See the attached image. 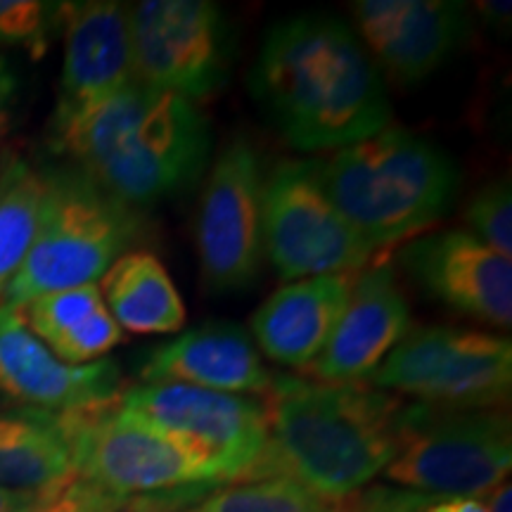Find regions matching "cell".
<instances>
[{
  "label": "cell",
  "mask_w": 512,
  "mask_h": 512,
  "mask_svg": "<svg viewBox=\"0 0 512 512\" xmlns=\"http://www.w3.org/2000/svg\"><path fill=\"white\" fill-rule=\"evenodd\" d=\"M249 88L275 131L302 152L344 150L392 121L382 72L339 17L297 15L273 24Z\"/></svg>",
  "instance_id": "obj_1"
},
{
  "label": "cell",
  "mask_w": 512,
  "mask_h": 512,
  "mask_svg": "<svg viewBox=\"0 0 512 512\" xmlns=\"http://www.w3.org/2000/svg\"><path fill=\"white\" fill-rule=\"evenodd\" d=\"M50 145L114 200L143 211L195 185L211 128L195 102L133 81L91 107L55 112Z\"/></svg>",
  "instance_id": "obj_2"
},
{
  "label": "cell",
  "mask_w": 512,
  "mask_h": 512,
  "mask_svg": "<svg viewBox=\"0 0 512 512\" xmlns=\"http://www.w3.org/2000/svg\"><path fill=\"white\" fill-rule=\"evenodd\" d=\"M261 403L268 444L249 479L285 477L320 498L344 501L382 475L399 448L406 401L368 382L273 375Z\"/></svg>",
  "instance_id": "obj_3"
},
{
  "label": "cell",
  "mask_w": 512,
  "mask_h": 512,
  "mask_svg": "<svg viewBox=\"0 0 512 512\" xmlns=\"http://www.w3.org/2000/svg\"><path fill=\"white\" fill-rule=\"evenodd\" d=\"M330 200L373 252L434 226L460 185L456 162L432 140L387 126L320 162Z\"/></svg>",
  "instance_id": "obj_4"
},
{
  "label": "cell",
  "mask_w": 512,
  "mask_h": 512,
  "mask_svg": "<svg viewBox=\"0 0 512 512\" xmlns=\"http://www.w3.org/2000/svg\"><path fill=\"white\" fill-rule=\"evenodd\" d=\"M41 174L46 192L34 245L5 294L3 306L12 311L43 294L98 283L145 238L143 214L114 200L74 166Z\"/></svg>",
  "instance_id": "obj_5"
},
{
  "label": "cell",
  "mask_w": 512,
  "mask_h": 512,
  "mask_svg": "<svg viewBox=\"0 0 512 512\" xmlns=\"http://www.w3.org/2000/svg\"><path fill=\"white\" fill-rule=\"evenodd\" d=\"M74 475L126 503V512H183L219 482L117 399L60 413Z\"/></svg>",
  "instance_id": "obj_6"
},
{
  "label": "cell",
  "mask_w": 512,
  "mask_h": 512,
  "mask_svg": "<svg viewBox=\"0 0 512 512\" xmlns=\"http://www.w3.org/2000/svg\"><path fill=\"white\" fill-rule=\"evenodd\" d=\"M512 425L503 408L456 411L406 403L401 439L384 479L437 496H486L508 482Z\"/></svg>",
  "instance_id": "obj_7"
},
{
  "label": "cell",
  "mask_w": 512,
  "mask_h": 512,
  "mask_svg": "<svg viewBox=\"0 0 512 512\" xmlns=\"http://www.w3.org/2000/svg\"><path fill=\"white\" fill-rule=\"evenodd\" d=\"M117 403L181 446L219 484L245 482L264 458L268 418L254 396L140 382L119 392Z\"/></svg>",
  "instance_id": "obj_8"
},
{
  "label": "cell",
  "mask_w": 512,
  "mask_h": 512,
  "mask_svg": "<svg viewBox=\"0 0 512 512\" xmlns=\"http://www.w3.org/2000/svg\"><path fill=\"white\" fill-rule=\"evenodd\" d=\"M368 384L437 408H503L512 389V342L510 337L451 325L413 328L389 351Z\"/></svg>",
  "instance_id": "obj_9"
},
{
  "label": "cell",
  "mask_w": 512,
  "mask_h": 512,
  "mask_svg": "<svg viewBox=\"0 0 512 512\" xmlns=\"http://www.w3.org/2000/svg\"><path fill=\"white\" fill-rule=\"evenodd\" d=\"M261 235L285 283L351 275L375 254L330 200L316 159H287L264 178Z\"/></svg>",
  "instance_id": "obj_10"
},
{
  "label": "cell",
  "mask_w": 512,
  "mask_h": 512,
  "mask_svg": "<svg viewBox=\"0 0 512 512\" xmlns=\"http://www.w3.org/2000/svg\"><path fill=\"white\" fill-rule=\"evenodd\" d=\"M133 76L143 86L197 102L228 83L235 31L209 0H143L128 8Z\"/></svg>",
  "instance_id": "obj_11"
},
{
  "label": "cell",
  "mask_w": 512,
  "mask_h": 512,
  "mask_svg": "<svg viewBox=\"0 0 512 512\" xmlns=\"http://www.w3.org/2000/svg\"><path fill=\"white\" fill-rule=\"evenodd\" d=\"M261 192L264 176L254 145L242 136L230 138L211 164L197 211V249L209 290L240 292L259 280Z\"/></svg>",
  "instance_id": "obj_12"
},
{
  "label": "cell",
  "mask_w": 512,
  "mask_h": 512,
  "mask_svg": "<svg viewBox=\"0 0 512 512\" xmlns=\"http://www.w3.org/2000/svg\"><path fill=\"white\" fill-rule=\"evenodd\" d=\"M351 12L382 76L406 88L437 74L472 31L470 8L458 0H358Z\"/></svg>",
  "instance_id": "obj_13"
},
{
  "label": "cell",
  "mask_w": 512,
  "mask_h": 512,
  "mask_svg": "<svg viewBox=\"0 0 512 512\" xmlns=\"http://www.w3.org/2000/svg\"><path fill=\"white\" fill-rule=\"evenodd\" d=\"M401 266L448 309L508 330L512 323V261L470 230H441L408 242Z\"/></svg>",
  "instance_id": "obj_14"
},
{
  "label": "cell",
  "mask_w": 512,
  "mask_h": 512,
  "mask_svg": "<svg viewBox=\"0 0 512 512\" xmlns=\"http://www.w3.org/2000/svg\"><path fill=\"white\" fill-rule=\"evenodd\" d=\"M121 370L112 358L69 366L31 332L17 311L0 306V396L19 408L69 413L117 399Z\"/></svg>",
  "instance_id": "obj_15"
},
{
  "label": "cell",
  "mask_w": 512,
  "mask_h": 512,
  "mask_svg": "<svg viewBox=\"0 0 512 512\" xmlns=\"http://www.w3.org/2000/svg\"><path fill=\"white\" fill-rule=\"evenodd\" d=\"M411 330V309L389 261L351 278L347 306L320 356L304 370L328 384L368 382L403 335Z\"/></svg>",
  "instance_id": "obj_16"
},
{
  "label": "cell",
  "mask_w": 512,
  "mask_h": 512,
  "mask_svg": "<svg viewBox=\"0 0 512 512\" xmlns=\"http://www.w3.org/2000/svg\"><path fill=\"white\" fill-rule=\"evenodd\" d=\"M64 29V64L57 114L110 98L136 81L128 5L117 0L57 3Z\"/></svg>",
  "instance_id": "obj_17"
},
{
  "label": "cell",
  "mask_w": 512,
  "mask_h": 512,
  "mask_svg": "<svg viewBox=\"0 0 512 512\" xmlns=\"http://www.w3.org/2000/svg\"><path fill=\"white\" fill-rule=\"evenodd\" d=\"M138 377L242 396H261L273 382L254 339L228 320H211L159 344L140 363Z\"/></svg>",
  "instance_id": "obj_18"
},
{
  "label": "cell",
  "mask_w": 512,
  "mask_h": 512,
  "mask_svg": "<svg viewBox=\"0 0 512 512\" xmlns=\"http://www.w3.org/2000/svg\"><path fill=\"white\" fill-rule=\"evenodd\" d=\"M349 290L351 275L304 278L280 287L252 318L259 349L280 366L306 370L335 332Z\"/></svg>",
  "instance_id": "obj_19"
},
{
  "label": "cell",
  "mask_w": 512,
  "mask_h": 512,
  "mask_svg": "<svg viewBox=\"0 0 512 512\" xmlns=\"http://www.w3.org/2000/svg\"><path fill=\"white\" fill-rule=\"evenodd\" d=\"M17 313L24 325L69 366L100 361L124 339V330L102 302L98 283L43 294Z\"/></svg>",
  "instance_id": "obj_20"
},
{
  "label": "cell",
  "mask_w": 512,
  "mask_h": 512,
  "mask_svg": "<svg viewBox=\"0 0 512 512\" xmlns=\"http://www.w3.org/2000/svg\"><path fill=\"white\" fill-rule=\"evenodd\" d=\"M100 294L121 330L171 335L185 323V304L162 261L145 249L119 256L100 278Z\"/></svg>",
  "instance_id": "obj_21"
},
{
  "label": "cell",
  "mask_w": 512,
  "mask_h": 512,
  "mask_svg": "<svg viewBox=\"0 0 512 512\" xmlns=\"http://www.w3.org/2000/svg\"><path fill=\"white\" fill-rule=\"evenodd\" d=\"M74 475L60 413L0 411V489L43 491Z\"/></svg>",
  "instance_id": "obj_22"
},
{
  "label": "cell",
  "mask_w": 512,
  "mask_h": 512,
  "mask_svg": "<svg viewBox=\"0 0 512 512\" xmlns=\"http://www.w3.org/2000/svg\"><path fill=\"white\" fill-rule=\"evenodd\" d=\"M46 181L29 159L5 152L0 162V306L34 245Z\"/></svg>",
  "instance_id": "obj_23"
},
{
  "label": "cell",
  "mask_w": 512,
  "mask_h": 512,
  "mask_svg": "<svg viewBox=\"0 0 512 512\" xmlns=\"http://www.w3.org/2000/svg\"><path fill=\"white\" fill-rule=\"evenodd\" d=\"M185 512H344L342 501H328L285 477L221 484Z\"/></svg>",
  "instance_id": "obj_24"
},
{
  "label": "cell",
  "mask_w": 512,
  "mask_h": 512,
  "mask_svg": "<svg viewBox=\"0 0 512 512\" xmlns=\"http://www.w3.org/2000/svg\"><path fill=\"white\" fill-rule=\"evenodd\" d=\"M489 496V494H486ZM486 496H437L399 486H366L344 498V512H489Z\"/></svg>",
  "instance_id": "obj_25"
},
{
  "label": "cell",
  "mask_w": 512,
  "mask_h": 512,
  "mask_svg": "<svg viewBox=\"0 0 512 512\" xmlns=\"http://www.w3.org/2000/svg\"><path fill=\"white\" fill-rule=\"evenodd\" d=\"M470 233L494 249L496 254L510 259L512 256V190L510 178H496L475 192L465 209Z\"/></svg>",
  "instance_id": "obj_26"
},
{
  "label": "cell",
  "mask_w": 512,
  "mask_h": 512,
  "mask_svg": "<svg viewBox=\"0 0 512 512\" xmlns=\"http://www.w3.org/2000/svg\"><path fill=\"white\" fill-rule=\"evenodd\" d=\"M57 19V3L38 0H0V43L27 48L34 57L46 53Z\"/></svg>",
  "instance_id": "obj_27"
},
{
  "label": "cell",
  "mask_w": 512,
  "mask_h": 512,
  "mask_svg": "<svg viewBox=\"0 0 512 512\" xmlns=\"http://www.w3.org/2000/svg\"><path fill=\"white\" fill-rule=\"evenodd\" d=\"M19 512H126V503L95 489L81 477H72L69 482L50 486Z\"/></svg>",
  "instance_id": "obj_28"
},
{
  "label": "cell",
  "mask_w": 512,
  "mask_h": 512,
  "mask_svg": "<svg viewBox=\"0 0 512 512\" xmlns=\"http://www.w3.org/2000/svg\"><path fill=\"white\" fill-rule=\"evenodd\" d=\"M15 95H17V79L15 74H12L8 60L0 55V145H3L5 136H8Z\"/></svg>",
  "instance_id": "obj_29"
},
{
  "label": "cell",
  "mask_w": 512,
  "mask_h": 512,
  "mask_svg": "<svg viewBox=\"0 0 512 512\" xmlns=\"http://www.w3.org/2000/svg\"><path fill=\"white\" fill-rule=\"evenodd\" d=\"M479 15L491 29L508 31L510 29V17H512V5L508 0H486V3H477Z\"/></svg>",
  "instance_id": "obj_30"
},
{
  "label": "cell",
  "mask_w": 512,
  "mask_h": 512,
  "mask_svg": "<svg viewBox=\"0 0 512 512\" xmlns=\"http://www.w3.org/2000/svg\"><path fill=\"white\" fill-rule=\"evenodd\" d=\"M46 491V489H43ZM43 491H12L0 489V512H19L36 501Z\"/></svg>",
  "instance_id": "obj_31"
},
{
  "label": "cell",
  "mask_w": 512,
  "mask_h": 512,
  "mask_svg": "<svg viewBox=\"0 0 512 512\" xmlns=\"http://www.w3.org/2000/svg\"><path fill=\"white\" fill-rule=\"evenodd\" d=\"M486 503H489V512H512V486L508 482L496 486V489L486 496Z\"/></svg>",
  "instance_id": "obj_32"
},
{
  "label": "cell",
  "mask_w": 512,
  "mask_h": 512,
  "mask_svg": "<svg viewBox=\"0 0 512 512\" xmlns=\"http://www.w3.org/2000/svg\"><path fill=\"white\" fill-rule=\"evenodd\" d=\"M183 512H185V510H183Z\"/></svg>",
  "instance_id": "obj_33"
}]
</instances>
